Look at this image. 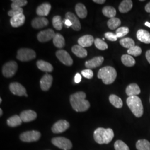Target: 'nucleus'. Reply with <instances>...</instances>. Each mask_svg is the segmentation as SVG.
<instances>
[{"instance_id": "nucleus-1", "label": "nucleus", "mask_w": 150, "mask_h": 150, "mask_svg": "<svg viewBox=\"0 0 150 150\" xmlns=\"http://www.w3.org/2000/svg\"><path fill=\"white\" fill-rule=\"evenodd\" d=\"M86 93L83 92H77L70 96L71 105L76 112H85L90 107V103L86 100Z\"/></svg>"}, {"instance_id": "nucleus-2", "label": "nucleus", "mask_w": 150, "mask_h": 150, "mask_svg": "<svg viewBox=\"0 0 150 150\" xmlns=\"http://www.w3.org/2000/svg\"><path fill=\"white\" fill-rule=\"evenodd\" d=\"M95 141L98 144H108L114 137V132L111 129H104L99 127L93 134Z\"/></svg>"}, {"instance_id": "nucleus-3", "label": "nucleus", "mask_w": 150, "mask_h": 150, "mask_svg": "<svg viewBox=\"0 0 150 150\" xmlns=\"http://www.w3.org/2000/svg\"><path fill=\"white\" fill-rule=\"evenodd\" d=\"M97 77L101 79L103 83L110 85L112 83L117 77V72L111 66H105L98 71Z\"/></svg>"}, {"instance_id": "nucleus-4", "label": "nucleus", "mask_w": 150, "mask_h": 150, "mask_svg": "<svg viewBox=\"0 0 150 150\" xmlns=\"http://www.w3.org/2000/svg\"><path fill=\"white\" fill-rule=\"evenodd\" d=\"M129 108L136 117H141L144 114V107L139 97L129 96L126 100Z\"/></svg>"}, {"instance_id": "nucleus-5", "label": "nucleus", "mask_w": 150, "mask_h": 150, "mask_svg": "<svg viewBox=\"0 0 150 150\" xmlns=\"http://www.w3.org/2000/svg\"><path fill=\"white\" fill-rule=\"evenodd\" d=\"M36 56L35 52L30 48H21L18 50L17 54V59L22 62L31 61L35 59Z\"/></svg>"}, {"instance_id": "nucleus-6", "label": "nucleus", "mask_w": 150, "mask_h": 150, "mask_svg": "<svg viewBox=\"0 0 150 150\" xmlns=\"http://www.w3.org/2000/svg\"><path fill=\"white\" fill-rule=\"evenodd\" d=\"M51 142L53 145L62 150H70L72 147V144L70 139L63 137L53 138Z\"/></svg>"}, {"instance_id": "nucleus-7", "label": "nucleus", "mask_w": 150, "mask_h": 150, "mask_svg": "<svg viewBox=\"0 0 150 150\" xmlns=\"http://www.w3.org/2000/svg\"><path fill=\"white\" fill-rule=\"evenodd\" d=\"M41 137V133L38 131H26L20 134V139L23 142H32L37 141Z\"/></svg>"}, {"instance_id": "nucleus-8", "label": "nucleus", "mask_w": 150, "mask_h": 150, "mask_svg": "<svg viewBox=\"0 0 150 150\" xmlns=\"http://www.w3.org/2000/svg\"><path fill=\"white\" fill-rule=\"evenodd\" d=\"M18 69V65L15 61H12L4 65L2 67V74L6 77H11L16 74Z\"/></svg>"}, {"instance_id": "nucleus-9", "label": "nucleus", "mask_w": 150, "mask_h": 150, "mask_svg": "<svg viewBox=\"0 0 150 150\" xmlns=\"http://www.w3.org/2000/svg\"><path fill=\"white\" fill-rule=\"evenodd\" d=\"M56 57L64 65L70 66L73 64V59L69 54L65 50H60L56 52Z\"/></svg>"}, {"instance_id": "nucleus-10", "label": "nucleus", "mask_w": 150, "mask_h": 150, "mask_svg": "<svg viewBox=\"0 0 150 150\" xmlns=\"http://www.w3.org/2000/svg\"><path fill=\"white\" fill-rule=\"evenodd\" d=\"M70 123L67 121L61 120L54 124L52 127V131L54 134H59L64 132L69 128Z\"/></svg>"}, {"instance_id": "nucleus-11", "label": "nucleus", "mask_w": 150, "mask_h": 150, "mask_svg": "<svg viewBox=\"0 0 150 150\" xmlns=\"http://www.w3.org/2000/svg\"><path fill=\"white\" fill-rule=\"evenodd\" d=\"M56 33L52 29H47L39 32L38 35V40L41 42H46L53 39Z\"/></svg>"}, {"instance_id": "nucleus-12", "label": "nucleus", "mask_w": 150, "mask_h": 150, "mask_svg": "<svg viewBox=\"0 0 150 150\" xmlns=\"http://www.w3.org/2000/svg\"><path fill=\"white\" fill-rule=\"evenodd\" d=\"M10 90L11 92L18 96H25L26 93V88L18 82H12L10 85Z\"/></svg>"}, {"instance_id": "nucleus-13", "label": "nucleus", "mask_w": 150, "mask_h": 150, "mask_svg": "<svg viewBox=\"0 0 150 150\" xmlns=\"http://www.w3.org/2000/svg\"><path fill=\"white\" fill-rule=\"evenodd\" d=\"M53 77L51 75L46 74L43 76L40 80V86L42 90L48 91L51 87Z\"/></svg>"}, {"instance_id": "nucleus-14", "label": "nucleus", "mask_w": 150, "mask_h": 150, "mask_svg": "<svg viewBox=\"0 0 150 150\" xmlns=\"http://www.w3.org/2000/svg\"><path fill=\"white\" fill-rule=\"evenodd\" d=\"M65 17L66 19L69 20L72 23V28L75 30V31H80L81 28V26L80 22L79 21V20L78 19V18L77 17V16L74 15L73 13L72 12H67Z\"/></svg>"}, {"instance_id": "nucleus-15", "label": "nucleus", "mask_w": 150, "mask_h": 150, "mask_svg": "<svg viewBox=\"0 0 150 150\" xmlns=\"http://www.w3.org/2000/svg\"><path fill=\"white\" fill-rule=\"evenodd\" d=\"M20 116L21 118L22 122H29L37 118V113L32 110H28L22 111Z\"/></svg>"}, {"instance_id": "nucleus-16", "label": "nucleus", "mask_w": 150, "mask_h": 150, "mask_svg": "<svg viewBox=\"0 0 150 150\" xmlns=\"http://www.w3.org/2000/svg\"><path fill=\"white\" fill-rule=\"evenodd\" d=\"M104 61V58L102 56H97L88 60L85 62V66L87 69H91L99 67L102 64Z\"/></svg>"}, {"instance_id": "nucleus-17", "label": "nucleus", "mask_w": 150, "mask_h": 150, "mask_svg": "<svg viewBox=\"0 0 150 150\" xmlns=\"http://www.w3.org/2000/svg\"><path fill=\"white\" fill-rule=\"evenodd\" d=\"M31 25L34 28L40 29L47 26L48 25V20L44 17H38L32 20Z\"/></svg>"}, {"instance_id": "nucleus-18", "label": "nucleus", "mask_w": 150, "mask_h": 150, "mask_svg": "<svg viewBox=\"0 0 150 150\" xmlns=\"http://www.w3.org/2000/svg\"><path fill=\"white\" fill-rule=\"evenodd\" d=\"M94 38L90 35H86L81 37L78 40V43L81 46L83 47H87L92 46L94 43Z\"/></svg>"}, {"instance_id": "nucleus-19", "label": "nucleus", "mask_w": 150, "mask_h": 150, "mask_svg": "<svg viewBox=\"0 0 150 150\" xmlns=\"http://www.w3.org/2000/svg\"><path fill=\"white\" fill-rule=\"evenodd\" d=\"M51 8L50 4L46 2L39 6L36 10V13L40 17H43L48 15Z\"/></svg>"}, {"instance_id": "nucleus-20", "label": "nucleus", "mask_w": 150, "mask_h": 150, "mask_svg": "<svg viewBox=\"0 0 150 150\" xmlns=\"http://www.w3.org/2000/svg\"><path fill=\"white\" fill-rule=\"evenodd\" d=\"M136 36L139 41L147 44L150 43V33L147 31L140 29L137 31Z\"/></svg>"}, {"instance_id": "nucleus-21", "label": "nucleus", "mask_w": 150, "mask_h": 150, "mask_svg": "<svg viewBox=\"0 0 150 150\" xmlns=\"http://www.w3.org/2000/svg\"><path fill=\"white\" fill-rule=\"evenodd\" d=\"M25 22V16L23 14H20L11 17L10 23L13 27H18L22 26Z\"/></svg>"}, {"instance_id": "nucleus-22", "label": "nucleus", "mask_w": 150, "mask_h": 150, "mask_svg": "<svg viewBox=\"0 0 150 150\" xmlns=\"http://www.w3.org/2000/svg\"><path fill=\"white\" fill-rule=\"evenodd\" d=\"M140 92L141 90L139 86L136 83H131L129 85L126 89V93L129 97L137 96L139 95Z\"/></svg>"}, {"instance_id": "nucleus-23", "label": "nucleus", "mask_w": 150, "mask_h": 150, "mask_svg": "<svg viewBox=\"0 0 150 150\" xmlns=\"http://www.w3.org/2000/svg\"><path fill=\"white\" fill-rule=\"evenodd\" d=\"M72 51L76 56L80 58H84L87 56V51L86 49L79 45L74 46L72 47Z\"/></svg>"}, {"instance_id": "nucleus-24", "label": "nucleus", "mask_w": 150, "mask_h": 150, "mask_svg": "<svg viewBox=\"0 0 150 150\" xmlns=\"http://www.w3.org/2000/svg\"><path fill=\"white\" fill-rule=\"evenodd\" d=\"M133 6L132 1L131 0H123L119 6L118 9L121 13H125L130 11Z\"/></svg>"}, {"instance_id": "nucleus-25", "label": "nucleus", "mask_w": 150, "mask_h": 150, "mask_svg": "<svg viewBox=\"0 0 150 150\" xmlns=\"http://www.w3.org/2000/svg\"><path fill=\"white\" fill-rule=\"evenodd\" d=\"M36 64L38 68L43 72H51L53 71L54 69L52 64L43 60L38 61Z\"/></svg>"}, {"instance_id": "nucleus-26", "label": "nucleus", "mask_w": 150, "mask_h": 150, "mask_svg": "<svg viewBox=\"0 0 150 150\" xmlns=\"http://www.w3.org/2000/svg\"><path fill=\"white\" fill-rule=\"evenodd\" d=\"M76 14L81 18H85L87 15V11L85 6L82 4H77L75 7Z\"/></svg>"}, {"instance_id": "nucleus-27", "label": "nucleus", "mask_w": 150, "mask_h": 150, "mask_svg": "<svg viewBox=\"0 0 150 150\" xmlns=\"http://www.w3.org/2000/svg\"><path fill=\"white\" fill-rule=\"evenodd\" d=\"M54 45L57 48H63L65 45V40L62 35L59 33H56L53 38Z\"/></svg>"}, {"instance_id": "nucleus-28", "label": "nucleus", "mask_w": 150, "mask_h": 150, "mask_svg": "<svg viewBox=\"0 0 150 150\" xmlns=\"http://www.w3.org/2000/svg\"><path fill=\"white\" fill-rule=\"evenodd\" d=\"M22 122V121L21 118L20 116L18 115H14L7 120V123L8 126L12 127H15L16 126H20L21 125Z\"/></svg>"}, {"instance_id": "nucleus-29", "label": "nucleus", "mask_w": 150, "mask_h": 150, "mask_svg": "<svg viewBox=\"0 0 150 150\" xmlns=\"http://www.w3.org/2000/svg\"><path fill=\"white\" fill-rule=\"evenodd\" d=\"M109 101L113 106L117 108H120L123 106V102L121 98L115 95H111L109 96Z\"/></svg>"}, {"instance_id": "nucleus-30", "label": "nucleus", "mask_w": 150, "mask_h": 150, "mask_svg": "<svg viewBox=\"0 0 150 150\" xmlns=\"http://www.w3.org/2000/svg\"><path fill=\"white\" fill-rule=\"evenodd\" d=\"M121 61L125 66L127 67L134 66L136 61L135 59L129 54H123L121 57Z\"/></svg>"}, {"instance_id": "nucleus-31", "label": "nucleus", "mask_w": 150, "mask_h": 150, "mask_svg": "<svg viewBox=\"0 0 150 150\" xmlns=\"http://www.w3.org/2000/svg\"><path fill=\"white\" fill-rule=\"evenodd\" d=\"M137 150H150V142L146 139H139L136 144Z\"/></svg>"}, {"instance_id": "nucleus-32", "label": "nucleus", "mask_w": 150, "mask_h": 150, "mask_svg": "<svg viewBox=\"0 0 150 150\" xmlns=\"http://www.w3.org/2000/svg\"><path fill=\"white\" fill-rule=\"evenodd\" d=\"M102 13L104 16L112 18L115 17L116 15L115 8L111 6H105L102 9Z\"/></svg>"}, {"instance_id": "nucleus-33", "label": "nucleus", "mask_w": 150, "mask_h": 150, "mask_svg": "<svg viewBox=\"0 0 150 150\" xmlns=\"http://www.w3.org/2000/svg\"><path fill=\"white\" fill-rule=\"evenodd\" d=\"M121 20L116 17L110 18L107 22V26L111 30H115L118 28L121 25Z\"/></svg>"}, {"instance_id": "nucleus-34", "label": "nucleus", "mask_w": 150, "mask_h": 150, "mask_svg": "<svg viewBox=\"0 0 150 150\" xmlns=\"http://www.w3.org/2000/svg\"><path fill=\"white\" fill-rule=\"evenodd\" d=\"M120 43L123 47L128 49L134 46V41L132 38H123L122 39L120 40Z\"/></svg>"}, {"instance_id": "nucleus-35", "label": "nucleus", "mask_w": 150, "mask_h": 150, "mask_svg": "<svg viewBox=\"0 0 150 150\" xmlns=\"http://www.w3.org/2000/svg\"><path fill=\"white\" fill-rule=\"evenodd\" d=\"M52 24L54 28L57 30H61L63 27V21L59 16H54L52 19Z\"/></svg>"}, {"instance_id": "nucleus-36", "label": "nucleus", "mask_w": 150, "mask_h": 150, "mask_svg": "<svg viewBox=\"0 0 150 150\" xmlns=\"http://www.w3.org/2000/svg\"><path fill=\"white\" fill-rule=\"evenodd\" d=\"M94 43L97 48L100 50H105L108 48V45L104 41L101 39L97 38L95 40Z\"/></svg>"}, {"instance_id": "nucleus-37", "label": "nucleus", "mask_w": 150, "mask_h": 150, "mask_svg": "<svg viewBox=\"0 0 150 150\" xmlns=\"http://www.w3.org/2000/svg\"><path fill=\"white\" fill-rule=\"evenodd\" d=\"M12 9L22 8V7L26 5L27 4V1L26 0H12Z\"/></svg>"}, {"instance_id": "nucleus-38", "label": "nucleus", "mask_w": 150, "mask_h": 150, "mask_svg": "<svg viewBox=\"0 0 150 150\" xmlns=\"http://www.w3.org/2000/svg\"><path fill=\"white\" fill-rule=\"evenodd\" d=\"M127 54L129 55L134 56H139L142 53V49L139 46H134L131 48L127 50Z\"/></svg>"}, {"instance_id": "nucleus-39", "label": "nucleus", "mask_w": 150, "mask_h": 150, "mask_svg": "<svg viewBox=\"0 0 150 150\" xmlns=\"http://www.w3.org/2000/svg\"><path fill=\"white\" fill-rule=\"evenodd\" d=\"M115 150H129L127 145L121 140H117L114 144Z\"/></svg>"}, {"instance_id": "nucleus-40", "label": "nucleus", "mask_w": 150, "mask_h": 150, "mask_svg": "<svg viewBox=\"0 0 150 150\" xmlns=\"http://www.w3.org/2000/svg\"><path fill=\"white\" fill-rule=\"evenodd\" d=\"M129 32V28L127 27H122L118 28L116 31V35L117 38H122L128 34Z\"/></svg>"}, {"instance_id": "nucleus-41", "label": "nucleus", "mask_w": 150, "mask_h": 150, "mask_svg": "<svg viewBox=\"0 0 150 150\" xmlns=\"http://www.w3.org/2000/svg\"><path fill=\"white\" fill-rule=\"evenodd\" d=\"M23 10L22 8H15V9H12L10 11L8 12V16H10L11 17L13 16L20 15V14H23Z\"/></svg>"}, {"instance_id": "nucleus-42", "label": "nucleus", "mask_w": 150, "mask_h": 150, "mask_svg": "<svg viewBox=\"0 0 150 150\" xmlns=\"http://www.w3.org/2000/svg\"><path fill=\"white\" fill-rule=\"evenodd\" d=\"M105 36L106 39L111 41H116L118 38L116 33H113L112 32H108L105 33Z\"/></svg>"}, {"instance_id": "nucleus-43", "label": "nucleus", "mask_w": 150, "mask_h": 150, "mask_svg": "<svg viewBox=\"0 0 150 150\" xmlns=\"http://www.w3.org/2000/svg\"><path fill=\"white\" fill-rule=\"evenodd\" d=\"M81 74L84 77L87 78L88 79H91L93 76V73L92 71L90 69L83 70V71H82Z\"/></svg>"}, {"instance_id": "nucleus-44", "label": "nucleus", "mask_w": 150, "mask_h": 150, "mask_svg": "<svg viewBox=\"0 0 150 150\" xmlns=\"http://www.w3.org/2000/svg\"><path fill=\"white\" fill-rule=\"evenodd\" d=\"M75 82L76 83H79L81 81V76L79 73H77L75 76Z\"/></svg>"}, {"instance_id": "nucleus-45", "label": "nucleus", "mask_w": 150, "mask_h": 150, "mask_svg": "<svg viewBox=\"0 0 150 150\" xmlns=\"http://www.w3.org/2000/svg\"><path fill=\"white\" fill-rule=\"evenodd\" d=\"M63 21V23H64V25H65V26L66 28H69V27H72V23H71V22L69 20H68V19H65V20H64V21Z\"/></svg>"}, {"instance_id": "nucleus-46", "label": "nucleus", "mask_w": 150, "mask_h": 150, "mask_svg": "<svg viewBox=\"0 0 150 150\" xmlns=\"http://www.w3.org/2000/svg\"><path fill=\"white\" fill-rule=\"evenodd\" d=\"M146 59L148 61L149 63L150 64V50H148L146 53Z\"/></svg>"}, {"instance_id": "nucleus-47", "label": "nucleus", "mask_w": 150, "mask_h": 150, "mask_svg": "<svg viewBox=\"0 0 150 150\" xmlns=\"http://www.w3.org/2000/svg\"><path fill=\"white\" fill-rule=\"evenodd\" d=\"M145 11L147 12L150 13V2H149L148 4H147V5L145 6Z\"/></svg>"}, {"instance_id": "nucleus-48", "label": "nucleus", "mask_w": 150, "mask_h": 150, "mask_svg": "<svg viewBox=\"0 0 150 150\" xmlns=\"http://www.w3.org/2000/svg\"><path fill=\"white\" fill-rule=\"evenodd\" d=\"M93 1L98 4H103L106 2L105 0H93Z\"/></svg>"}, {"instance_id": "nucleus-49", "label": "nucleus", "mask_w": 150, "mask_h": 150, "mask_svg": "<svg viewBox=\"0 0 150 150\" xmlns=\"http://www.w3.org/2000/svg\"><path fill=\"white\" fill-rule=\"evenodd\" d=\"M145 26H147V27H150V23L149 22H146L145 23Z\"/></svg>"}, {"instance_id": "nucleus-50", "label": "nucleus", "mask_w": 150, "mask_h": 150, "mask_svg": "<svg viewBox=\"0 0 150 150\" xmlns=\"http://www.w3.org/2000/svg\"><path fill=\"white\" fill-rule=\"evenodd\" d=\"M2 114H3V111H2V110L1 108H0V116H2Z\"/></svg>"}, {"instance_id": "nucleus-51", "label": "nucleus", "mask_w": 150, "mask_h": 150, "mask_svg": "<svg viewBox=\"0 0 150 150\" xmlns=\"http://www.w3.org/2000/svg\"><path fill=\"white\" fill-rule=\"evenodd\" d=\"M1 102H2V98H0V103H1Z\"/></svg>"}, {"instance_id": "nucleus-52", "label": "nucleus", "mask_w": 150, "mask_h": 150, "mask_svg": "<svg viewBox=\"0 0 150 150\" xmlns=\"http://www.w3.org/2000/svg\"><path fill=\"white\" fill-rule=\"evenodd\" d=\"M140 1H141V2H143V1H145L144 0H140Z\"/></svg>"}, {"instance_id": "nucleus-53", "label": "nucleus", "mask_w": 150, "mask_h": 150, "mask_svg": "<svg viewBox=\"0 0 150 150\" xmlns=\"http://www.w3.org/2000/svg\"><path fill=\"white\" fill-rule=\"evenodd\" d=\"M25 96H26V97L28 96V95H27V94H26V95H25Z\"/></svg>"}, {"instance_id": "nucleus-54", "label": "nucleus", "mask_w": 150, "mask_h": 150, "mask_svg": "<svg viewBox=\"0 0 150 150\" xmlns=\"http://www.w3.org/2000/svg\"></svg>"}]
</instances>
